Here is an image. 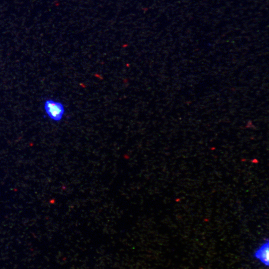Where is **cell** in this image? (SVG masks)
Here are the masks:
<instances>
[{
	"instance_id": "6da1fadb",
	"label": "cell",
	"mask_w": 269,
	"mask_h": 269,
	"mask_svg": "<svg viewBox=\"0 0 269 269\" xmlns=\"http://www.w3.org/2000/svg\"><path fill=\"white\" fill-rule=\"evenodd\" d=\"M44 109L47 116L55 122L61 121L65 113L64 105L61 102L52 99L45 101Z\"/></svg>"
},
{
	"instance_id": "7a4b0ae2",
	"label": "cell",
	"mask_w": 269,
	"mask_h": 269,
	"mask_svg": "<svg viewBox=\"0 0 269 269\" xmlns=\"http://www.w3.org/2000/svg\"><path fill=\"white\" fill-rule=\"evenodd\" d=\"M256 257L260 259L264 264L269 263V242L264 244L256 253Z\"/></svg>"
}]
</instances>
